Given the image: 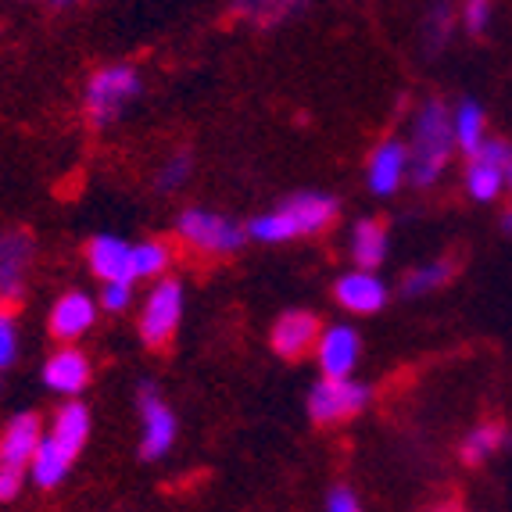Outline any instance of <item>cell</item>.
<instances>
[{"label": "cell", "instance_id": "16", "mask_svg": "<svg viewBox=\"0 0 512 512\" xmlns=\"http://www.w3.org/2000/svg\"><path fill=\"white\" fill-rule=\"evenodd\" d=\"M97 316H101V305H97L94 294H86V291H65L51 305L47 326H51V333L58 337V341L72 344V341H79L83 333L94 330Z\"/></svg>", "mask_w": 512, "mask_h": 512}, {"label": "cell", "instance_id": "23", "mask_svg": "<svg viewBox=\"0 0 512 512\" xmlns=\"http://www.w3.org/2000/svg\"><path fill=\"white\" fill-rule=\"evenodd\" d=\"M448 276H452V265H448V262L419 265V269H412V273L405 276V294H409V298H423V294L437 291Z\"/></svg>", "mask_w": 512, "mask_h": 512}, {"label": "cell", "instance_id": "3", "mask_svg": "<svg viewBox=\"0 0 512 512\" xmlns=\"http://www.w3.org/2000/svg\"><path fill=\"white\" fill-rule=\"evenodd\" d=\"M140 94H144V79H140V72L129 61L104 65V69H97L94 76L86 79V90H83L86 119L97 129L115 126Z\"/></svg>", "mask_w": 512, "mask_h": 512}, {"label": "cell", "instance_id": "30", "mask_svg": "<svg viewBox=\"0 0 512 512\" xmlns=\"http://www.w3.org/2000/svg\"><path fill=\"white\" fill-rule=\"evenodd\" d=\"M22 473L18 470H8V466H0V502H11V498H18V491H22Z\"/></svg>", "mask_w": 512, "mask_h": 512}, {"label": "cell", "instance_id": "29", "mask_svg": "<svg viewBox=\"0 0 512 512\" xmlns=\"http://www.w3.org/2000/svg\"><path fill=\"white\" fill-rule=\"evenodd\" d=\"M487 18H491V4H484V0H470L466 4V29L470 33H484Z\"/></svg>", "mask_w": 512, "mask_h": 512}, {"label": "cell", "instance_id": "28", "mask_svg": "<svg viewBox=\"0 0 512 512\" xmlns=\"http://www.w3.org/2000/svg\"><path fill=\"white\" fill-rule=\"evenodd\" d=\"M326 512H362L359 498L348 487H333L330 498H326Z\"/></svg>", "mask_w": 512, "mask_h": 512}, {"label": "cell", "instance_id": "17", "mask_svg": "<svg viewBox=\"0 0 512 512\" xmlns=\"http://www.w3.org/2000/svg\"><path fill=\"white\" fill-rule=\"evenodd\" d=\"M333 298L351 316H376L387 305V283L376 273H366V269H351L333 283Z\"/></svg>", "mask_w": 512, "mask_h": 512}, {"label": "cell", "instance_id": "15", "mask_svg": "<svg viewBox=\"0 0 512 512\" xmlns=\"http://www.w3.org/2000/svg\"><path fill=\"white\" fill-rule=\"evenodd\" d=\"M90 376H94V366L86 359V351L72 348V344H61L43 362V384H47V391L65 394V402H72L76 394L86 391Z\"/></svg>", "mask_w": 512, "mask_h": 512}, {"label": "cell", "instance_id": "5", "mask_svg": "<svg viewBox=\"0 0 512 512\" xmlns=\"http://www.w3.org/2000/svg\"><path fill=\"white\" fill-rule=\"evenodd\" d=\"M183 308H187V294H183V283L176 276H165V280L154 283L137 319L140 341L147 348H165L176 337V330H180Z\"/></svg>", "mask_w": 512, "mask_h": 512}, {"label": "cell", "instance_id": "11", "mask_svg": "<svg viewBox=\"0 0 512 512\" xmlns=\"http://www.w3.org/2000/svg\"><path fill=\"white\" fill-rule=\"evenodd\" d=\"M359 359H362V341L359 333H355V326L348 323L326 326L316 344V362L326 380H351Z\"/></svg>", "mask_w": 512, "mask_h": 512}, {"label": "cell", "instance_id": "31", "mask_svg": "<svg viewBox=\"0 0 512 512\" xmlns=\"http://www.w3.org/2000/svg\"><path fill=\"white\" fill-rule=\"evenodd\" d=\"M505 187H512V151H509V162H505Z\"/></svg>", "mask_w": 512, "mask_h": 512}, {"label": "cell", "instance_id": "26", "mask_svg": "<svg viewBox=\"0 0 512 512\" xmlns=\"http://www.w3.org/2000/svg\"><path fill=\"white\" fill-rule=\"evenodd\" d=\"M18 359V323L11 308H0V373Z\"/></svg>", "mask_w": 512, "mask_h": 512}, {"label": "cell", "instance_id": "27", "mask_svg": "<svg viewBox=\"0 0 512 512\" xmlns=\"http://www.w3.org/2000/svg\"><path fill=\"white\" fill-rule=\"evenodd\" d=\"M97 305H101V312L122 316V312H126V308L133 305V283H101Z\"/></svg>", "mask_w": 512, "mask_h": 512}, {"label": "cell", "instance_id": "9", "mask_svg": "<svg viewBox=\"0 0 512 512\" xmlns=\"http://www.w3.org/2000/svg\"><path fill=\"white\" fill-rule=\"evenodd\" d=\"M409 180V144L398 137H387L369 151L366 158V187L376 197L398 194V187Z\"/></svg>", "mask_w": 512, "mask_h": 512}, {"label": "cell", "instance_id": "2", "mask_svg": "<svg viewBox=\"0 0 512 512\" xmlns=\"http://www.w3.org/2000/svg\"><path fill=\"white\" fill-rule=\"evenodd\" d=\"M455 151V129H452V111L441 101H427L419 108L416 122H412L409 137V180L416 187H434L441 180L444 165Z\"/></svg>", "mask_w": 512, "mask_h": 512}, {"label": "cell", "instance_id": "25", "mask_svg": "<svg viewBox=\"0 0 512 512\" xmlns=\"http://www.w3.org/2000/svg\"><path fill=\"white\" fill-rule=\"evenodd\" d=\"M502 430L495 427V423H484V427L473 430L466 441H462V459L470 462V466H477V462H484L487 455L495 452L498 444H502Z\"/></svg>", "mask_w": 512, "mask_h": 512}, {"label": "cell", "instance_id": "20", "mask_svg": "<svg viewBox=\"0 0 512 512\" xmlns=\"http://www.w3.org/2000/svg\"><path fill=\"white\" fill-rule=\"evenodd\" d=\"M72 462H76L72 455L61 452L51 437H43L40 452H36L33 462H29V480H33L36 487H43V491H51V487H58L61 480L69 477Z\"/></svg>", "mask_w": 512, "mask_h": 512}, {"label": "cell", "instance_id": "8", "mask_svg": "<svg viewBox=\"0 0 512 512\" xmlns=\"http://www.w3.org/2000/svg\"><path fill=\"white\" fill-rule=\"evenodd\" d=\"M33 237L26 230L0 233V308H11L26 294V273L33 262Z\"/></svg>", "mask_w": 512, "mask_h": 512}, {"label": "cell", "instance_id": "18", "mask_svg": "<svg viewBox=\"0 0 512 512\" xmlns=\"http://www.w3.org/2000/svg\"><path fill=\"white\" fill-rule=\"evenodd\" d=\"M47 437H51L65 455L79 459V452H83L86 441H90V409H86V402H79V398L61 402L58 409H54Z\"/></svg>", "mask_w": 512, "mask_h": 512}, {"label": "cell", "instance_id": "22", "mask_svg": "<svg viewBox=\"0 0 512 512\" xmlns=\"http://www.w3.org/2000/svg\"><path fill=\"white\" fill-rule=\"evenodd\" d=\"M172 265V248L165 240H137L133 244V280H165Z\"/></svg>", "mask_w": 512, "mask_h": 512}, {"label": "cell", "instance_id": "24", "mask_svg": "<svg viewBox=\"0 0 512 512\" xmlns=\"http://www.w3.org/2000/svg\"><path fill=\"white\" fill-rule=\"evenodd\" d=\"M190 172H194V158H190L187 151L172 154L169 162L158 169V176H154V190H158V194H172V190L187 187Z\"/></svg>", "mask_w": 512, "mask_h": 512}, {"label": "cell", "instance_id": "19", "mask_svg": "<svg viewBox=\"0 0 512 512\" xmlns=\"http://www.w3.org/2000/svg\"><path fill=\"white\" fill-rule=\"evenodd\" d=\"M348 248H351V258H355V269L376 273V269L387 262V251H391L387 226L380 219H359L351 226Z\"/></svg>", "mask_w": 512, "mask_h": 512}, {"label": "cell", "instance_id": "1", "mask_svg": "<svg viewBox=\"0 0 512 512\" xmlns=\"http://www.w3.org/2000/svg\"><path fill=\"white\" fill-rule=\"evenodd\" d=\"M341 205L337 197L323 194V190H301V194H291L280 208L265 215H255L248 222V237L262 240V244H287V240L298 237H316L337 219Z\"/></svg>", "mask_w": 512, "mask_h": 512}, {"label": "cell", "instance_id": "12", "mask_svg": "<svg viewBox=\"0 0 512 512\" xmlns=\"http://www.w3.org/2000/svg\"><path fill=\"white\" fill-rule=\"evenodd\" d=\"M319 337H323V323H319L316 312H305V308H291V312H283V316L273 323V333H269L273 351L287 362L305 359L308 351L319 344Z\"/></svg>", "mask_w": 512, "mask_h": 512}, {"label": "cell", "instance_id": "21", "mask_svg": "<svg viewBox=\"0 0 512 512\" xmlns=\"http://www.w3.org/2000/svg\"><path fill=\"white\" fill-rule=\"evenodd\" d=\"M452 129H455V147H462V151L473 158L487 140L484 137V129H487L484 108H480L477 101H462L459 108L452 111Z\"/></svg>", "mask_w": 512, "mask_h": 512}, {"label": "cell", "instance_id": "7", "mask_svg": "<svg viewBox=\"0 0 512 512\" xmlns=\"http://www.w3.org/2000/svg\"><path fill=\"white\" fill-rule=\"evenodd\" d=\"M373 402V391L366 384H359L355 376L351 380H319L308 391V416L319 427H333V423H344V419H355L366 405Z\"/></svg>", "mask_w": 512, "mask_h": 512}, {"label": "cell", "instance_id": "6", "mask_svg": "<svg viewBox=\"0 0 512 512\" xmlns=\"http://www.w3.org/2000/svg\"><path fill=\"white\" fill-rule=\"evenodd\" d=\"M137 409H140V459L154 462L165 459L176 444V434H180V423H176V412L165 402L158 387L151 380H144L137 391Z\"/></svg>", "mask_w": 512, "mask_h": 512}, {"label": "cell", "instance_id": "13", "mask_svg": "<svg viewBox=\"0 0 512 512\" xmlns=\"http://www.w3.org/2000/svg\"><path fill=\"white\" fill-rule=\"evenodd\" d=\"M43 437V419L36 412H18V416L8 419V427L0 430V466H8V470L26 473L33 455L40 452Z\"/></svg>", "mask_w": 512, "mask_h": 512}, {"label": "cell", "instance_id": "10", "mask_svg": "<svg viewBox=\"0 0 512 512\" xmlns=\"http://www.w3.org/2000/svg\"><path fill=\"white\" fill-rule=\"evenodd\" d=\"M86 265L101 283H133V240L94 233L86 240Z\"/></svg>", "mask_w": 512, "mask_h": 512}, {"label": "cell", "instance_id": "4", "mask_svg": "<svg viewBox=\"0 0 512 512\" xmlns=\"http://www.w3.org/2000/svg\"><path fill=\"white\" fill-rule=\"evenodd\" d=\"M176 237H180L187 248L201 251V255L226 258L244 248L248 226H240L237 219L212 212V208H183L180 219H176Z\"/></svg>", "mask_w": 512, "mask_h": 512}, {"label": "cell", "instance_id": "14", "mask_svg": "<svg viewBox=\"0 0 512 512\" xmlns=\"http://www.w3.org/2000/svg\"><path fill=\"white\" fill-rule=\"evenodd\" d=\"M509 144L502 140H484L477 154L466 165V190L473 201H495L505 187V162H509Z\"/></svg>", "mask_w": 512, "mask_h": 512}]
</instances>
